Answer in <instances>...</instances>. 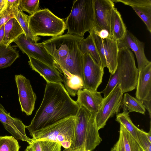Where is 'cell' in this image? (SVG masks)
Returning a JSON list of instances; mask_svg holds the SVG:
<instances>
[{"mask_svg": "<svg viewBox=\"0 0 151 151\" xmlns=\"http://www.w3.org/2000/svg\"><path fill=\"white\" fill-rule=\"evenodd\" d=\"M121 107L123 112L129 113L136 112L143 114H145V109L141 101L128 93H125L123 97Z\"/></svg>", "mask_w": 151, "mask_h": 151, "instance_id": "cell-25", "label": "cell"}, {"mask_svg": "<svg viewBox=\"0 0 151 151\" xmlns=\"http://www.w3.org/2000/svg\"><path fill=\"white\" fill-rule=\"evenodd\" d=\"M14 42L22 52L28 57L37 59L58 69L56 63L45 48L39 43H33L27 39L24 34L20 35Z\"/></svg>", "mask_w": 151, "mask_h": 151, "instance_id": "cell-11", "label": "cell"}, {"mask_svg": "<svg viewBox=\"0 0 151 151\" xmlns=\"http://www.w3.org/2000/svg\"><path fill=\"white\" fill-rule=\"evenodd\" d=\"M110 27L111 37L114 40L117 41L125 36L127 31L126 27L121 14L115 7L112 11Z\"/></svg>", "mask_w": 151, "mask_h": 151, "instance_id": "cell-20", "label": "cell"}, {"mask_svg": "<svg viewBox=\"0 0 151 151\" xmlns=\"http://www.w3.org/2000/svg\"><path fill=\"white\" fill-rule=\"evenodd\" d=\"M93 0L74 1L65 23L67 33L83 38L93 27Z\"/></svg>", "mask_w": 151, "mask_h": 151, "instance_id": "cell-5", "label": "cell"}, {"mask_svg": "<svg viewBox=\"0 0 151 151\" xmlns=\"http://www.w3.org/2000/svg\"><path fill=\"white\" fill-rule=\"evenodd\" d=\"M39 0H20L19 7L23 11L32 15L40 9Z\"/></svg>", "mask_w": 151, "mask_h": 151, "instance_id": "cell-31", "label": "cell"}, {"mask_svg": "<svg viewBox=\"0 0 151 151\" xmlns=\"http://www.w3.org/2000/svg\"><path fill=\"white\" fill-rule=\"evenodd\" d=\"M123 94L120 85L117 84L106 97L103 98L101 106L96 116L99 130L104 127L110 118L118 114L120 109Z\"/></svg>", "mask_w": 151, "mask_h": 151, "instance_id": "cell-9", "label": "cell"}, {"mask_svg": "<svg viewBox=\"0 0 151 151\" xmlns=\"http://www.w3.org/2000/svg\"><path fill=\"white\" fill-rule=\"evenodd\" d=\"M115 145V151H143L134 139L121 124L119 139Z\"/></svg>", "mask_w": 151, "mask_h": 151, "instance_id": "cell-19", "label": "cell"}, {"mask_svg": "<svg viewBox=\"0 0 151 151\" xmlns=\"http://www.w3.org/2000/svg\"><path fill=\"white\" fill-rule=\"evenodd\" d=\"M75 116H71L30 133L33 141L57 142L65 149L69 148L74 136Z\"/></svg>", "mask_w": 151, "mask_h": 151, "instance_id": "cell-6", "label": "cell"}, {"mask_svg": "<svg viewBox=\"0 0 151 151\" xmlns=\"http://www.w3.org/2000/svg\"><path fill=\"white\" fill-rule=\"evenodd\" d=\"M20 147L17 141L13 136H0V151H19Z\"/></svg>", "mask_w": 151, "mask_h": 151, "instance_id": "cell-30", "label": "cell"}, {"mask_svg": "<svg viewBox=\"0 0 151 151\" xmlns=\"http://www.w3.org/2000/svg\"><path fill=\"white\" fill-rule=\"evenodd\" d=\"M104 69L89 53L84 54L83 88L91 91H97L102 82Z\"/></svg>", "mask_w": 151, "mask_h": 151, "instance_id": "cell-10", "label": "cell"}, {"mask_svg": "<svg viewBox=\"0 0 151 151\" xmlns=\"http://www.w3.org/2000/svg\"><path fill=\"white\" fill-rule=\"evenodd\" d=\"M7 0H0V13L7 8Z\"/></svg>", "mask_w": 151, "mask_h": 151, "instance_id": "cell-38", "label": "cell"}, {"mask_svg": "<svg viewBox=\"0 0 151 151\" xmlns=\"http://www.w3.org/2000/svg\"><path fill=\"white\" fill-rule=\"evenodd\" d=\"M136 98L140 101H151V62L138 72Z\"/></svg>", "mask_w": 151, "mask_h": 151, "instance_id": "cell-16", "label": "cell"}, {"mask_svg": "<svg viewBox=\"0 0 151 151\" xmlns=\"http://www.w3.org/2000/svg\"><path fill=\"white\" fill-rule=\"evenodd\" d=\"M83 38L67 33L52 37L39 44L53 58L59 72L65 65L83 57L80 46V42Z\"/></svg>", "mask_w": 151, "mask_h": 151, "instance_id": "cell-4", "label": "cell"}, {"mask_svg": "<svg viewBox=\"0 0 151 151\" xmlns=\"http://www.w3.org/2000/svg\"><path fill=\"white\" fill-rule=\"evenodd\" d=\"M93 29L96 32L106 30L111 38L110 21L112 10L115 7L112 0H93Z\"/></svg>", "mask_w": 151, "mask_h": 151, "instance_id": "cell-12", "label": "cell"}, {"mask_svg": "<svg viewBox=\"0 0 151 151\" xmlns=\"http://www.w3.org/2000/svg\"><path fill=\"white\" fill-rule=\"evenodd\" d=\"M4 25L0 27V44H3L4 37Z\"/></svg>", "mask_w": 151, "mask_h": 151, "instance_id": "cell-39", "label": "cell"}, {"mask_svg": "<svg viewBox=\"0 0 151 151\" xmlns=\"http://www.w3.org/2000/svg\"><path fill=\"white\" fill-rule=\"evenodd\" d=\"M116 121L123 126L139 145L138 139L139 129L132 123L129 114L124 112L118 114Z\"/></svg>", "mask_w": 151, "mask_h": 151, "instance_id": "cell-26", "label": "cell"}, {"mask_svg": "<svg viewBox=\"0 0 151 151\" xmlns=\"http://www.w3.org/2000/svg\"><path fill=\"white\" fill-rule=\"evenodd\" d=\"M145 134L148 139L151 142V127H150V130L149 132H145Z\"/></svg>", "mask_w": 151, "mask_h": 151, "instance_id": "cell-40", "label": "cell"}, {"mask_svg": "<svg viewBox=\"0 0 151 151\" xmlns=\"http://www.w3.org/2000/svg\"><path fill=\"white\" fill-rule=\"evenodd\" d=\"M4 34L3 44L6 46L10 45L24 32L14 18L9 20L4 25Z\"/></svg>", "mask_w": 151, "mask_h": 151, "instance_id": "cell-21", "label": "cell"}, {"mask_svg": "<svg viewBox=\"0 0 151 151\" xmlns=\"http://www.w3.org/2000/svg\"><path fill=\"white\" fill-rule=\"evenodd\" d=\"M14 17L17 20L24 32L26 38L33 43L37 42L40 39L39 37H35L32 35L28 27L29 16L25 14L19 6L12 10Z\"/></svg>", "mask_w": 151, "mask_h": 151, "instance_id": "cell-24", "label": "cell"}, {"mask_svg": "<svg viewBox=\"0 0 151 151\" xmlns=\"http://www.w3.org/2000/svg\"><path fill=\"white\" fill-rule=\"evenodd\" d=\"M100 59L101 66L107 67L111 74L115 72L117 65L119 49L117 41L110 38L102 39L92 29L89 32Z\"/></svg>", "mask_w": 151, "mask_h": 151, "instance_id": "cell-8", "label": "cell"}, {"mask_svg": "<svg viewBox=\"0 0 151 151\" xmlns=\"http://www.w3.org/2000/svg\"><path fill=\"white\" fill-rule=\"evenodd\" d=\"M20 0H7V7L12 10L19 6Z\"/></svg>", "mask_w": 151, "mask_h": 151, "instance_id": "cell-35", "label": "cell"}, {"mask_svg": "<svg viewBox=\"0 0 151 151\" xmlns=\"http://www.w3.org/2000/svg\"><path fill=\"white\" fill-rule=\"evenodd\" d=\"M63 151H85V150L83 148H82L79 149H78V150L74 151H68L65 149Z\"/></svg>", "mask_w": 151, "mask_h": 151, "instance_id": "cell-42", "label": "cell"}, {"mask_svg": "<svg viewBox=\"0 0 151 151\" xmlns=\"http://www.w3.org/2000/svg\"><path fill=\"white\" fill-rule=\"evenodd\" d=\"M25 151H34V150L31 145H29L27 146Z\"/></svg>", "mask_w": 151, "mask_h": 151, "instance_id": "cell-41", "label": "cell"}, {"mask_svg": "<svg viewBox=\"0 0 151 151\" xmlns=\"http://www.w3.org/2000/svg\"><path fill=\"white\" fill-rule=\"evenodd\" d=\"M114 3L121 2L131 7L143 5L151 6V0H112Z\"/></svg>", "mask_w": 151, "mask_h": 151, "instance_id": "cell-33", "label": "cell"}, {"mask_svg": "<svg viewBox=\"0 0 151 151\" xmlns=\"http://www.w3.org/2000/svg\"><path fill=\"white\" fill-rule=\"evenodd\" d=\"M61 73L63 74V82L67 92L69 95L75 96L78 91L83 88L82 79L78 76L72 74L65 70H63Z\"/></svg>", "mask_w": 151, "mask_h": 151, "instance_id": "cell-22", "label": "cell"}, {"mask_svg": "<svg viewBox=\"0 0 151 151\" xmlns=\"http://www.w3.org/2000/svg\"><path fill=\"white\" fill-rule=\"evenodd\" d=\"M80 46L83 55L86 53H89L97 63L101 66L99 56L90 34L86 38H83L81 40L80 42Z\"/></svg>", "mask_w": 151, "mask_h": 151, "instance_id": "cell-27", "label": "cell"}, {"mask_svg": "<svg viewBox=\"0 0 151 151\" xmlns=\"http://www.w3.org/2000/svg\"><path fill=\"white\" fill-rule=\"evenodd\" d=\"M0 121L5 129L17 139L25 141L31 144L33 141L25 133L26 126L19 119L12 117L0 103Z\"/></svg>", "mask_w": 151, "mask_h": 151, "instance_id": "cell-14", "label": "cell"}, {"mask_svg": "<svg viewBox=\"0 0 151 151\" xmlns=\"http://www.w3.org/2000/svg\"><path fill=\"white\" fill-rule=\"evenodd\" d=\"M15 80L17 87L19 100L22 111L28 116L31 115L34 109L37 99L30 81L23 75H16Z\"/></svg>", "mask_w": 151, "mask_h": 151, "instance_id": "cell-13", "label": "cell"}, {"mask_svg": "<svg viewBox=\"0 0 151 151\" xmlns=\"http://www.w3.org/2000/svg\"><path fill=\"white\" fill-rule=\"evenodd\" d=\"M141 101L144 105L145 108L148 111L150 117L151 118V101H147L145 100H143Z\"/></svg>", "mask_w": 151, "mask_h": 151, "instance_id": "cell-37", "label": "cell"}, {"mask_svg": "<svg viewBox=\"0 0 151 151\" xmlns=\"http://www.w3.org/2000/svg\"><path fill=\"white\" fill-rule=\"evenodd\" d=\"M80 106L70 96L61 83L47 82L41 104L30 124L26 126L30 133L71 116Z\"/></svg>", "mask_w": 151, "mask_h": 151, "instance_id": "cell-1", "label": "cell"}, {"mask_svg": "<svg viewBox=\"0 0 151 151\" xmlns=\"http://www.w3.org/2000/svg\"><path fill=\"white\" fill-rule=\"evenodd\" d=\"M95 32L102 39H104L107 38H111L109 32L106 30L102 29L99 32Z\"/></svg>", "mask_w": 151, "mask_h": 151, "instance_id": "cell-36", "label": "cell"}, {"mask_svg": "<svg viewBox=\"0 0 151 151\" xmlns=\"http://www.w3.org/2000/svg\"><path fill=\"white\" fill-rule=\"evenodd\" d=\"M14 18L12 11L7 7L0 13V27L4 25L9 20Z\"/></svg>", "mask_w": 151, "mask_h": 151, "instance_id": "cell-34", "label": "cell"}, {"mask_svg": "<svg viewBox=\"0 0 151 151\" xmlns=\"http://www.w3.org/2000/svg\"><path fill=\"white\" fill-rule=\"evenodd\" d=\"M28 63L32 70L38 73L47 82L60 83L63 82L61 73L55 68L39 60L29 57Z\"/></svg>", "mask_w": 151, "mask_h": 151, "instance_id": "cell-18", "label": "cell"}, {"mask_svg": "<svg viewBox=\"0 0 151 151\" xmlns=\"http://www.w3.org/2000/svg\"><path fill=\"white\" fill-rule=\"evenodd\" d=\"M96 114L80 106L75 116L73 141L70 147L65 149L74 151L83 148L85 151H91L100 144L102 139L96 122Z\"/></svg>", "mask_w": 151, "mask_h": 151, "instance_id": "cell-3", "label": "cell"}, {"mask_svg": "<svg viewBox=\"0 0 151 151\" xmlns=\"http://www.w3.org/2000/svg\"><path fill=\"white\" fill-rule=\"evenodd\" d=\"M138 70L135 62L134 54L128 48L119 49L117 65L114 73L111 74L109 80L101 93L106 97L117 84L121 86L123 93L135 89L136 87Z\"/></svg>", "mask_w": 151, "mask_h": 151, "instance_id": "cell-2", "label": "cell"}, {"mask_svg": "<svg viewBox=\"0 0 151 151\" xmlns=\"http://www.w3.org/2000/svg\"><path fill=\"white\" fill-rule=\"evenodd\" d=\"M34 151H61V145L57 142L44 140L34 141L30 144Z\"/></svg>", "mask_w": 151, "mask_h": 151, "instance_id": "cell-28", "label": "cell"}, {"mask_svg": "<svg viewBox=\"0 0 151 151\" xmlns=\"http://www.w3.org/2000/svg\"><path fill=\"white\" fill-rule=\"evenodd\" d=\"M101 92L83 89L79 91L77 103L91 113H96L101 107L104 98Z\"/></svg>", "mask_w": 151, "mask_h": 151, "instance_id": "cell-17", "label": "cell"}, {"mask_svg": "<svg viewBox=\"0 0 151 151\" xmlns=\"http://www.w3.org/2000/svg\"><path fill=\"white\" fill-rule=\"evenodd\" d=\"M117 42L119 49L127 47L134 52L137 60L138 72L150 62L145 55L144 43L140 41L128 30H127L124 37Z\"/></svg>", "mask_w": 151, "mask_h": 151, "instance_id": "cell-15", "label": "cell"}, {"mask_svg": "<svg viewBox=\"0 0 151 151\" xmlns=\"http://www.w3.org/2000/svg\"><path fill=\"white\" fill-rule=\"evenodd\" d=\"M132 7L144 22L147 29L151 33V6L141 5Z\"/></svg>", "mask_w": 151, "mask_h": 151, "instance_id": "cell-29", "label": "cell"}, {"mask_svg": "<svg viewBox=\"0 0 151 151\" xmlns=\"http://www.w3.org/2000/svg\"><path fill=\"white\" fill-rule=\"evenodd\" d=\"M28 27L35 37H56L62 35L66 29L63 20L47 8L40 9L29 16Z\"/></svg>", "mask_w": 151, "mask_h": 151, "instance_id": "cell-7", "label": "cell"}, {"mask_svg": "<svg viewBox=\"0 0 151 151\" xmlns=\"http://www.w3.org/2000/svg\"><path fill=\"white\" fill-rule=\"evenodd\" d=\"M19 57V51L16 48L0 44V69L10 66Z\"/></svg>", "mask_w": 151, "mask_h": 151, "instance_id": "cell-23", "label": "cell"}, {"mask_svg": "<svg viewBox=\"0 0 151 151\" xmlns=\"http://www.w3.org/2000/svg\"><path fill=\"white\" fill-rule=\"evenodd\" d=\"M145 132L142 129H139L138 139L139 145L143 151H151V142L147 137Z\"/></svg>", "mask_w": 151, "mask_h": 151, "instance_id": "cell-32", "label": "cell"}]
</instances>
